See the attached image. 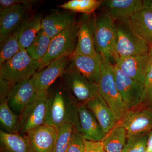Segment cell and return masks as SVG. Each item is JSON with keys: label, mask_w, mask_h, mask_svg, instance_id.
Segmentation results:
<instances>
[{"label": "cell", "mask_w": 152, "mask_h": 152, "mask_svg": "<svg viewBox=\"0 0 152 152\" xmlns=\"http://www.w3.org/2000/svg\"><path fill=\"white\" fill-rule=\"evenodd\" d=\"M78 104L62 83L47 92L46 124L58 129L66 123L75 124Z\"/></svg>", "instance_id": "obj_1"}, {"label": "cell", "mask_w": 152, "mask_h": 152, "mask_svg": "<svg viewBox=\"0 0 152 152\" xmlns=\"http://www.w3.org/2000/svg\"><path fill=\"white\" fill-rule=\"evenodd\" d=\"M94 44L96 51L114 65L116 42L115 22L104 11L94 15Z\"/></svg>", "instance_id": "obj_2"}, {"label": "cell", "mask_w": 152, "mask_h": 152, "mask_svg": "<svg viewBox=\"0 0 152 152\" xmlns=\"http://www.w3.org/2000/svg\"><path fill=\"white\" fill-rule=\"evenodd\" d=\"M96 85L99 94L119 121L127 111L116 85L114 65L103 57L99 77Z\"/></svg>", "instance_id": "obj_3"}, {"label": "cell", "mask_w": 152, "mask_h": 152, "mask_svg": "<svg viewBox=\"0 0 152 152\" xmlns=\"http://www.w3.org/2000/svg\"><path fill=\"white\" fill-rule=\"evenodd\" d=\"M40 66L39 61L33 60L26 50H21L0 65V77L15 84L31 77Z\"/></svg>", "instance_id": "obj_4"}, {"label": "cell", "mask_w": 152, "mask_h": 152, "mask_svg": "<svg viewBox=\"0 0 152 152\" xmlns=\"http://www.w3.org/2000/svg\"><path fill=\"white\" fill-rule=\"evenodd\" d=\"M79 28V23L77 22L52 38L48 51L39 61L41 66L37 72L43 69L57 58L73 54L77 43Z\"/></svg>", "instance_id": "obj_5"}, {"label": "cell", "mask_w": 152, "mask_h": 152, "mask_svg": "<svg viewBox=\"0 0 152 152\" xmlns=\"http://www.w3.org/2000/svg\"><path fill=\"white\" fill-rule=\"evenodd\" d=\"M115 61L118 58L149 53V45L136 36L130 29L126 22H115Z\"/></svg>", "instance_id": "obj_6"}, {"label": "cell", "mask_w": 152, "mask_h": 152, "mask_svg": "<svg viewBox=\"0 0 152 152\" xmlns=\"http://www.w3.org/2000/svg\"><path fill=\"white\" fill-rule=\"evenodd\" d=\"M61 78V83L78 104L86 103L91 99L100 95L96 84L90 82L78 71L69 66Z\"/></svg>", "instance_id": "obj_7"}, {"label": "cell", "mask_w": 152, "mask_h": 152, "mask_svg": "<svg viewBox=\"0 0 152 152\" xmlns=\"http://www.w3.org/2000/svg\"><path fill=\"white\" fill-rule=\"evenodd\" d=\"M47 93L37 94L19 117L17 132L26 134L30 131L46 124Z\"/></svg>", "instance_id": "obj_8"}, {"label": "cell", "mask_w": 152, "mask_h": 152, "mask_svg": "<svg viewBox=\"0 0 152 152\" xmlns=\"http://www.w3.org/2000/svg\"><path fill=\"white\" fill-rule=\"evenodd\" d=\"M115 126L124 128L127 137L149 132L152 130V105H140L128 111Z\"/></svg>", "instance_id": "obj_9"}, {"label": "cell", "mask_w": 152, "mask_h": 152, "mask_svg": "<svg viewBox=\"0 0 152 152\" xmlns=\"http://www.w3.org/2000/svg\"><path fill=\"white\" fill-rule=\"evenodd\" d=\"M114 72L117 88L126 111L140 105L144 85L126 75L115 65Z\"/></svg>", "instance_id": "obj_10"}, {"label": "cell", "mask_w": 152, "mask_h": 152, "mask_svg": "<svg viewBox=\"0 0 152 152\" xmlns=\"http://www.w3.org/2000/svg\"><path fill=\"white\" fill-rule=\"evenodd\" d=\"M37 95L33 75L31 77L13 85L8 96V103L11 110L19 117Z\"/></svg>", "instance_id": "obj_11"}, {"label": "cell", "mask_w": 152, "mask_h": 152, "mask_svg": "<svg viewBox=\"0 0 152 152\" xmlns=\"http://www.w3.org/2000/svg\"><path fill=\"white\" fill-rule=\"evenodd\" d=\"M32 6L18 5L0 10V42L15 32L31 15Z\"/></svg>", "instance_id": "obj_12"}, {"label": "cell", "mask_w": 152, "mask_h": 152, "mask_svg": "<svg viewBox=\"0 0 152 152\" xmlns=\"http://www.w3.org/2000/svg\"><path fill=\"white\" fill-rule=\"evenodd\" d=\"M71 56L57 58L43 69L34 74L37 94H47L56 80L62 77L70 62Z\"/></svg>", "instance_id": "obj_13"}, {"label": "cell", "mask_w": 152, "mask_h": 152, "mask_svg": "<svg viewBox=\"0 0 152 152\" xmlns=\"http://www.w3.org/2000/svg\"><path fill=\"white\" fill-rule=\"evenodd\" d=\"M74 127L87 140L102 142L106 134L85 104H78Z\"/></svg>", "instance_id": "obj_14"}, {"label": "cell", "mask_w": 152, "mask_h": 152, "mask_svg": "<svg viewBox=\"0 0 152 152\" xmlns=\"http://www.w3.org/2000/svg\"><path fill=\"white\" fill-rule=\"evenodd\" d=\"M152 62L149 54L118 58L115 65L128 77L143 85Z\"/></svg>", "instance_id": "obj_15"}, {"label": "cell", "mask_w": 152, "mask_h": 152, "mask_svg": "<svg viewBox=\"0 0 152 152\" xmlns=\"http://www.w3.org/2000/svg\"><path fill=\"white\" fill-rule=\"evenodd\" d=\"M58 129L47 124L30 131L26 135L32 152H54Z\"/></svg>", "instance_id": "obj_16"}, {"label": "cell", "mask_w": 152, "mask_h": 152, "mask_svg": "<svg viewBox=\"0 0 152 152\" xmlns=\"http://www.w3.org/2000/svg\"><path fill=\"white\" fill-rule=\"evenodd\" d=\"M101 6L114 21L123 23L144 7L141 0H105Z\"/></svg>", "instance_id": "obj_17"}, {"label": "cell", "mask_w": 152, "mask_h": 152, "mask_svg": "<svg viewBox=\"0 0 152 152\" xmlns=\"http://www.w3.org/2000/svg\"><path fill=\"white\" fill-rule=\"evenodd\" d=\"M83 14L78 22L77 43L74 53L97 56L94 44V15Z\"/></svg>", "instance_id": "obj_18"}, {"label": "cell", "mask_w": 152, "mask_h": 152, "mask_svg": "<svg viewBox=\"0 0 152 152\" xmlns=\"http://www.w3.org/2000/svg\"><path fill=\"white\" fill-rule=\"evenodd\" d=\"M102 57L74 53L71 56L69 66L78 71L92 83L97 84L99 77Z\"/></svg>", "instance_id": "obj_19"}, {"label": "cell", "mask_w": 152, "mask_h": 152, "mask_svg": "<svg viewBox=\"0 0 152 152\" xmlns=\"http://www.w3.org/2000/svg\"><path fill=\"white\" fill-rule=\"evenodd\" d=\"M136 36L149 45L152 42V10L144 7L137 12L126 22Z\"/></svg>", "instance_id": "obj_20"}, {"label": "cell", "mask_w": 152, "mask_h": 152, "mask_svg": "<svg viewBox=\"0 0 152 152\" xmlns=\"http://www.w3.org/2000/svg\"><path fill=\"white\" fill-rule=\"evenodd\" d=\"M85 104L94 115L106 134L118 122L111 109L101 95L91 99Z\"/></svg>", "instance_id": "obj_21"}, {"label": "cell", "mask_w": 152, "mask_h": 152, "mask_svg": "<svg viewBox=\"0 0 152 152\" xmlns=\"http://www.w3.org/2000/svg\"><path fill=\"white\" fill-rule=\"evenodd\" d=\"M77 23L73 12H61L50 14L43 18L42 28L51 39Z\"/></svg>", "instance_id": "obj_22"}, {"label": "cell", "mask_w": 152, "mask_h": 152, "mask_svg": "<svg viewBox=\"0 0 152 152\" xmlns=\"http://www.w3.org/2000/svg\"><path fill=\"white\" fill-rule=\"evenodd\" d=\"M42 15L31 14L15 33L18 38L20 50H26L32 43L42 29Z\"/></svg>", "instance_id": "obj_23"}, {"label": "cell", "mask_w": 152, "mask_h": 152, "mask_svg": "<svg viewBox=\"0 0 152 152\" xmlns=\"http://www.w3.org/2000/svg\"><path fill=\"white\" fill-rule=\"evenodd\" d=\"M0 152H32L26 136L0 131Z\"/></svg>", "instance_id": "obj_24"}, {"label": "cell", "mask_w": 152, "mask_h": 152, "mask_svg": "<svg viewBox=\"0 0 152 152\" xmlns=\"http://www.w3.org/2000/svg\"><path fill=\"white\" fill-rule=\"evenodd\" d=\"M127 139L126 130L122 127L115 126L102 140L106 152H122Z\"/></svg>", "instance_id": "obj_25"}, {"label": "cell", "mask_w": 152, "mask_h": 152, "mask_svg": "<svg viewBox=\"0 0 152 152\" xmlns=\"http://www.w3.org/2000/svg\"><path fill=\"white\" fill-rule=\"evenodd\" d=\"M51 39L41 29L28 48L26 49L28 54L33 60L39 61L48 51Z\"/></svg>", "instance_id": "obj_26"}, {"label": "cell", "mask_w": 152, "mask_h": 152, "mask_svg": "<svg viewBox=\"0 0 152 152\" xmlns=\"http://www.w3.org/2000/svg\"><path fill=\"white\" fill-rule=\"evenodd\" d=\"M102 1L101 0H72L60 5L59 7L73 12L92 15L101 7Z\"/></svg>", "instance_id": "obj_27"}, {"label": "cell", "mask_w": 152, "mask_h": 152, "mask_svg": "<svg viewBox=\"0 0 152 152\" xmlns=\"http://www.w3.org/2000/svg\"><path fill=\"white\" fill-rule=\"evenodd\" d=\"M19 116L9 107L7 99L1 102L0 122L2 126L7 132H17Z\"/></svg>", "instance_id": "obj_28"}, {"label": "cell", "mask_w": 152, "mask_h": 152, "mask_svg": "<svg viewBox=\"0 0 152 152\" xmlns=\"http://www.w3.org/2000/svg\"><path fill=\"white\" fill-rule=\"evenodd\" d=\"M0 65L10 59L21 50L15 33L0 42Z\"/></svg>", "instance_id": "obj_29"}, {"label": "cell", "mask_w": 152, "mask_h": 152, "mask_svg": "<svg viewBox=\"0 0 152 152\" xmlns=\"http://www.w3.org/2000/svg\"><path fill=\"white\" fill-rule=\"evenodd\" d=\"M74 129L72 123H66L58 129L54 152H66L70 143Z\"/></svg>", "instance_id": "obj_30"}, {"label": "cell", "mask_w": 152, "mask_h": 152, "mask_svg": "<svg viewBox=\"0 0 152 152\" xmlns=\"http://www.w3.org/2000/svg\"><path fill=\"white\" fill-rule=\"evenodd\" d=\"M148 133L127 137L122 152H145L147 149Z\"/></svg>", "instance_id": "obj_31"}, {"label": "cell", "mask_w": 152, "mask_h": 152, "mask_svg": "<svg viewBox=\"0 0 152 152\" xmlns=\"http://www.w3.org/2000/svg\"><path fill=\"white\" fill-rule=\"evenodd\" d=\"M85 140L81 134L74 127L70 143L66 152H84Z\"/></svg>", "instance_id": "obj_32"}, {"label": "cell", "mask_w": 152, "mask_h": 152, "mask_svg": "<svg viewBox=\"0 0 152 152\" xmlns=\"http://www.w3.org/2000/svg\"><path fill=\"white\" fill-rule=\"evenodd\" d=\"M39 1L33 0H1V8H5L18 5L32 6Z\"/></svg>", "instance_id": "obj_33"}, {"label": "cell", "mask_w": 152, "mask_h": 152, "mask_svg": "<svg viewBox=\"0 0 152 152\" xmlns=\"http://www.w3.org/2000/svg\"><path fill=\"white\" fill-rule=\"evenodd\" d=\"M13 84L5 79L0 77V101L2 102L7 99L9 93Z\"/></svg>", "instance_id": "obj_34"}, {"label": "cell", "mask_w": 152, "mask_h": 152, "mask_svg": "<svg viewBox=\"0 0 152 152\" xmlns=\"http://www.w3.org/2000/svg\"><path fill=\"white\" fill-rule=\"evenodd\" d=\"M103 146L102 142L92 141L85 140V149L84 152H104Z\"/></svg>", "instance_id": "obj_35"}, {"label": "cell", "mask_w": 152, "mask_h": 152, "mask_svg": "<svg viewBox=\"0 0 152 152\" xmlns=\"http://www.w3.org/2000/svg\"><path fill=\"white\" fill-rule=\"evenodd\" d=\"M152 86V63L150 66L148 71L147 72L145 79V83H144V91L142 96L141 99V104H142L144 103L146 99L147 95L150 89Z\"/></svg>", "instance_id": "obj_36"}, {"label": "cell", "mask_w": 152, "mask_h": 152, "mask_svg": "<svg viewBox=\"0 0 152 152\" xmlns=\"http://www.w3.org/2000/svg\"><path fill=\"white\" fill-rule=\"evenodd\" d=\"M141 105L147 106L152 105V86L148 93L146 99L144 103Z\"/></svg>", "instance_id": "obj_37"}, {"label": "cell", "mask_w": 152, "mask_h": 152, "mask_svg": "<svg viewBox=\"0 0 152 152\" xmlns=\"http://www.w3.org/2000/svg\"><path fill=\"white\" fill-rule=\"evenodd\" d=\"M147 150L150 152H152V130L148 132Z\"/></svg>", "instance_id": "obj_38"}, {"label": "cell", "mask_w": 152, "mask_h": 152, "mask_svg": "<svg viewBox=\"0 0 152 152\" xmlns=\"http://www.w3.org/2000/svg\"><path fill=\"white\" fill-rule=\"evenodd\" d=\"M143 2L144 7L152 10V0H144Z\"/></svg>", "instance_id": "obj_39"}, {"label": "cell", "mask_w": 152, "mask_h": 152, "mask_svg": "<svg viewBox=\"0 0 152 152\" xmlns=\"http://www.w3.org/2000/svg\"><path fill=\"white\" fill-rule=\"evenodd\" d=\"M149 56L152 63V42L149 45Z\"/></svg>", "instance_id": "obj_40"}, {"label": "cell", "mask_w": 152, "mask_h": 152, "mask_svg": "<svg viewBox=\"0 0 152 152\" xmlns=\"http://www.w3.org/2000/svg\"><path fill=\"white\" fill-rule=\"evenodd\" d=\"M145 152H150L148 151H147V150L146 149V151H145Z\"/></svg>", "instance_id": "obj_41"}, {"label": "cell", "mask_w": 152, "mask_h": 152, "mask_svg": "<svg viewBox=\"0 0 152 152\" xmlns=\"http://www.w3.org/2000/svg\"><path fill=\"white\" fill-rule=\"evenodd\" d=\"M104 152H105V151H104Z\"/></svg>", "instance_id": "obj_42"}]
</instances>
